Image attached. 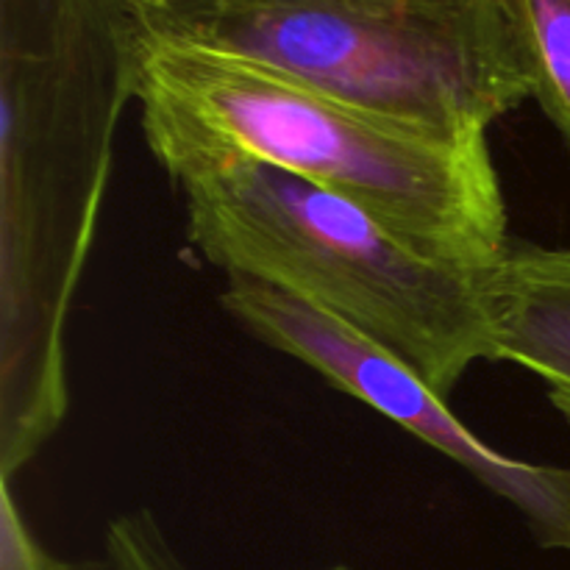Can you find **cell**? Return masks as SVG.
<instances>
[{
	"label": "cell",
	"instance_id": "6da1fadb",
	"mask_svg": "<svg viewBox=\"0 0 570 570\" xmlns=\"http://www.w3.org/2000/svg\"><path fill=\"white\" fill-rule=\"evenodd\" d=\"M134 87L131 0H3L0 476L67 417V317Z\"/></svg>",
	"mask_w": 570,
	"mask_h": 570
},
{
	"label": "cell",
	"instance_id": "7a4b0ae2",
	"mask_svg": "<svg viewBox=\"0 0 570 570\" xmlns=\"http://www.w3.org/2000/svg\"><path fill=\"white\" fill-rule=\"evenodd\" d=\"M134 87L170 178L256 159L351 200L423 254L490 271L512 248L488 137L417 131L228 50L150 31L134 14Z\"/></svg>",
	"mask_w": 570,
	"mask_h": 570
},
{
	"label": "cell",
	"instance_id": "3957f363",
	"mask_svg": "<svg viewBox=\"0 0 570 570\" xmlns=\"http://www.w3.org/2000/svg\"><path fill=\"white\" fill-rule=\"evenodd\" d=\"M173 181L189 243L212 267L354 328L440 399L476 362H495L482 271L412 248L356 204L267 161H206Z\"/></svg>",
	"mask_w": 570,
	"mask_h": 570
},
{
	"label": "cell",
	"instance_id": "277c9868",
	"mask_svg": "<svg viewBox=\"0 0 570 570\" xmlns=\"http://www.w3.org/2000/svg\"><path fill=\"white\" fill-rule=\"evenodd\" d=\"M150 31L228 50L451 139L532 98L521 0H131Z\"/></svg>",
	"mask_w": 570,
	"mask_h": 570
},
{
	"label": "cell",
	"instance_id": "5b68a950",
	"mask_svg": "<svg viewBox=\"0 0 570 570\" xmlns=\"http://www.w3.org/2000/svg\"><path fill=\"white\" fill-rule=\"evenodd\" d=\"M226 282L223 309L250 337L304 362L340 393L454 460L484 490L518 510L540 549L570 554V465H534L501 454L479 440L417 373L354 328L265 284Z\"/></svg>",
	"mask_w": 570,
	"mask_h": 570
},
{
	"label": "cell",
	"instance_id": "8992f818",
	"mask_svg": "<svg viewBox=\"0 0 570 570\" xmlns=\"http://www.w3.org/2000/svg\"><path fill=\"white\" fill-rule=\"evenodd\" d=\"M482 287L495 362L532 371L570 426V248L512 243Z\"/></svg>",
	"mask_w": 570,
	"mask_h": 570
},
{
	"label": "cell",
	"instance_id": "52a82bcc",
	"mask_svg": "<svg viewBox=\"0 0 570 570\" xmlns=\"http://www.w3.org/2000/svg\"><path fill=\"white\" fill-rule=\"evenodd\" d=\"M532 98L570 148V0H521Z\"/></svg>",
	"mask_w": 570,
	"mask_h": 570
},
{
	"label": "cell",
	"instance_id": "ba28073f",
	"mask_svg": "<svg viewBox=\"0 0 570 570\" xmlns=\"http://www.w3.org/2000/svg\"><path fill=\"white\" fill-rule=\"evenodd\" d=\"M56 560L37 543L17 510L11 482H3V523H0V570H53Z\"/></svg>",
	"mask_w": 570,
	"mask_h": 570
},
{
	"label": "cell",
	"instance_id": "9c48e42d",
	"mask_svg": "<svg viewBox=\"0 0 570 570\" xmlns=\"http://www.w3.org/2000/svg\"><path fill=\"white\" fill-rule=\"evenodd\" d=\"M326 570H348L345 566H334V568H326Z\"/></svg>",
	"mask_w": 570,
	"mask_h": 570
}]
</instances>
